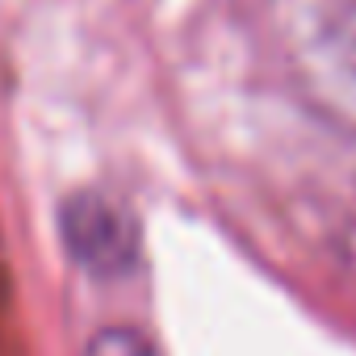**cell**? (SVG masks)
<instances>
[{
    "instance_id": "obj_1",
    "label": "cell",
    "mask_w": 356,
    "mask_h": 356,
    "mask_svg": "<svg viewBox=\"0 0 356 356\" xmlns=\"http://www.w3.org/2000/svg\"><path fill=\"white\" fill-rule=\"evenodd\" d=\"M63 239L88 273H122L134 260V222L101 193H80L63 206Z\"/></svg>"
},
{
    "instance_id": "obj_2",
    "label": "cell",
    "mask_w": 356,
    "mask_h": 356,
    "mask_svg": "<svg viewBox=\"0 0 356 356\" xmlns=\"http://www.w3.org/2000/svg\"><path fill=\"white\" fill-rule=\"evenodd\" d=\"M84 356H159V348L134 327H109L88 343Z\"/></svg>"
}]
</instances>
